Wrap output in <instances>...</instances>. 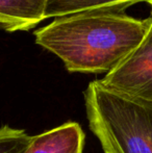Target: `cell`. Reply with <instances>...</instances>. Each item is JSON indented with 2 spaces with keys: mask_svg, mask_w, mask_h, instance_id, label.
I'll use <instances>...</instances> for the list:
<instances>
[{
  "mask_svg": "<svg viewBox=\"0 0 152 153\" xmlns=\"http://www.w3.org/2000/svg\"><path fill=\"white\" fill-rule=\"evenodd\" d=\"M91 131L103 153H152V102L120 94L99 79L85 91Z\"/></svg>",
  "mask_w": 152,
  "mask_h": 153,
  "instance_id": "7a4b0ae2",
  "label": "cell"
},
{
  "mask_svg": "<svg viewBox=\"0 0 152 153\" xmlns=\"http://www.w3.org/2000/svg\"><path fill=\"white\" fill-rule=\"evenodd\" d=\"M149 18L151 19V22H152V8H151V14H150V17ZM147 38H149V39H151L152 40V27H151V30H150V33H149V36H147Z\"/></svg>",
  "mask_w": 152,
  "mask_h": 153,
  "instance_id": "ba28073f",
  "label": "cell"
},
{
  "mask_svg": "<svg viewBox=\"0 0 152 153\" xmlns=\"http://www.w3.org/2000/svg\"><path fill=\"white\" fill-rule=\"evenodd\" d=\"M147 0H48L45 18H59L85 13H125L131 5Z\"/></svg>",
  "mask_w": 152,
  "mask_h": 153,
  "instance_id": "8992f818",
  "label": "cell"
},
{
  "mask_svg": "<svg viewBox=\"0 0 152 153\" xmlns=\"http://www.w3.org/2000/svg\"><path fill=\"white\" fill-rule=\"evenodd\" d=\"M151 27L150 18L95 12L55 18L33 34L69 72L106 74L144 43Z\"/></svg>",
  "mask_w": 152,
  "mask_h": 153,
  "instance_id": "6da1fadb",
  "label": "cell"
},
{
  "mask_svg": "<svg viewBox=\"0 0 152 153\" xmlns=\"http://www.w3.org/2000/svg\"><path fill=\"white\" fill-rule=\"evenodd\" d=\"M33 140L23 129L5 126L0 128V153H25Z\"/></svg>",
  "mask_w": 152,
  "mask_h": 153,
  "instance_id": "52a82bcc",
  "label": "cell"
},
{
  "mask_svg": "<svg viewBox=\"0 0 152 153\" xmlns=\"http://www.w3.org/2000/svg\"><path fill=\"white\" fill-rule=\"evenodd\" d=\"M85 134L76 122H66L33 135L25 153H83Z\"/></svg>",
  "mask_w": 152,
  "mask_h": 153,
  "instance_id": "277c9868",
  "label": "cell"
},
{
  "mask_svg": "<svg viewBox=\"0 0 152 153\" xmlns=\"http://www.w3.org/2000/svg\"><path fill=\"white\" fill-rule=\"evenodd\" d=\"M48 0H0V29L26 31L46 20Z\"/></svg>",
  "mask_w": 152,
  "mask_h": 153,
  "instance_id": "5b68a950",
  "label": "cell"
},
{
  "mask_svg": "<svg viewBox=\"0 0 152 153\" xmlns=\"http://www.w3.org/2000/svg\"><path fill=\"white\" fill-rule=\"evenodd\" d=\"M99 81L113 91L152 102V40L147 38Z\"/></svg>",
  "mask_w": 152,
  "mask_h": 153,
  "instance_id": "3957f363",
  "label": "cell"
},
{
  "mask_svg": "<svg viewBox=\"0 0 152 153\" xmlns=\"http://www.w3.org/2000/svg\"><path fill=\"white\" fill-rule=\"evenodd\" d=\"M147 3H148L149 5L151 6V8H152V0H147Z\"/></svg>",
  "mask_w": 152,
  "mask_h": 153,
  "instance_id": "9c48e42d",
  "label": "cell"
}]
</instances>
